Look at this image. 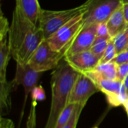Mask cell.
<instances>
[{"mask_svg": "<svg viewBox=\"0 0 128 128\" xmlns=\"http://www.w3.org/2000/svg\"><path fill=\"white\" fill-rule=\"evenodd\" d=\"M85 10V4L79 7L63 10H48L41 9L38 26L43 32L44 40L50 38L70 20L83 14Z\"/></svg>", "mask_w": 128, "mask_h": 128, "instance_id": "3", "label": "cell"}, {"mask_svg": "<svg viewBox=\"0 0 128 128\" xmlns=\"http://www.w3.org/2000/svg\"><path fill=\"white\" fill-rule=\"evenodd\" d=\"M112 62H115L117 65L128 63V49L118 53Z\"/></svg>", "mask_w": 128, "mask_h": 128, "instance_id": "24", "label": "cell"}, {"mask_svg": "<svg viewBox=\"0 0 128 128\" xmlns=\"http://www.w3.org/2000/svg\"><path fill=\"white\" fill-rule=\"evenodd\" d=\"M98 25L92 24L83 26L82 28L65 50L64 57L90 50L97 37Z\"/></svg>", "mask_w": 128, "mask_h": 128, "instance_id": "9", "label": "cell"}, {"mask_svg": "<svg viewBox=\"0 0 128 128\" xmlns=\"http://www.w3.org/2000/svg\"><path fill=\"white\" fill-rule=\"evenodd\" d=\"M117 53H119L125 50L128 46V25L127 27L119 32L112 38Z\"/></svg>", "mask_w": 128, "mask_h": 128, "instance_id": "16", "label": "cell"}, {"mask_svg": "<svg viewBox=\"0 0 128 128\" xmlns=\"http://www.w3.org/2000/svg\"><path fill=\"white\" fill-rule=\"evenodd\" d=\"M43 73L38 72L34 70L33 68H32L28 64H21L16 63V74L14 80L10 82V85L12 86L13 90L15 89L18 86L22 85L24 88V101H23V106L22 108V112L20 115V120L21 122L23 112L25 110V106L26 104V101L28 99V96L30 92H32V89L37 86V83L38 80H40L41 75Z\"/></svg>", "mask_w": 128, "mask_h": 128, "instance_id": "8", "label": "cell"}, {"mask_svg": "<svg viewBox=\"0 0 128 128\" xmlns=\"http://www.w3.org/2000/svg\"><path fill=\"white\" fill-rule=\"evenodd\" d=\"M127 49H128V48H127Z\"/></svg>", "mask_w": 128, "mask_h": 128, "instance_id": "32", "label": "cell"}, {"mask_svg": "<svg viewBox=\"0 0 128 128\" xmlns=\"http://www.w3.org/2000/svg\"><path fill=\"white\" fill-rule=\"evenodd\" d=\"M11 56L8 41L4 39L0 41V109L2 113L9 112L11 106L10 92L13 91L10 82L6 80V70Z\"/></svg>", "mask_w": 128, "mask_h": 128, "instance_id": "7", "label": "cell"}, {"mask_svg": "<svg viewBox=\"0 0 128 128\" xmlns=\"http://www.w3.org/2000/svg\"><path fill=\"white\" fill-rule=\"evenodd\" d=\"M85 106L86 105H84V104H78L76 106V108L75 109V110H74L72 116L70 117V120L68 121L67 124L63 128H76V124L78 123L79 118H80V114L82 112V110H83Z\"/></svg>", "mask_w": 128, "mask_h": 128, "instance_id": "19", "label": "cell"}, {"mask_svg": "<svg viewBox=\"0 0 128 128\" xmlns=\"http://www.w3.org/2000/svg\"><path fill=\"white\" fill-rule=\"evenodd\" d=\"M117 64L113 62H108L105 64H99L92 70L84 73L93 82L104 79V80H118L117 75Z\"/></svg>", "mask_w": 128, "mask_h": 128, "instance_id": "12", "label": "cell"}, {"mask_svg": "<svg viewBox=\"0 0 128 128\" xmlns=\"http://www.w3.org/2000/svg\"><path fill=\"white\" fill-rule=\"evenodd\" d=\"M10 27L8 26V20L4 16L2 10H0V41L6 39L8 32H9Z\"/></svg>", "mask_w": 128, "mask_h": 128, "instance_id": "20", "label": "cell"}, {"mask_svg": "<svg viewBox=\"0 0 128 128\" xmlns=\"http://www.w3.org/2000/svg\"><path fill=\"white\" fill-rule=\"evenodd\" d=\"M16 6L20 9L29 21L38 26L40 14L42 9L40 7L38 0H16Z\"/></svg>", "mask_w": 128, "mask_h": 128, "instance_id": "13", "label": "cell"}, {"mask_svg": "<svg viewBox=\"0 0 128 128\" xmlns=\"http://www.w3.org/2000/svg\"><path fill=\"white\" fill-rule=\"evenodd\" d=\"M98 92L100 91L94 82L85 74H80L73 86L68 104L86 105L90 97Z\"/></svg>", "mask_w": 128, "mask_h": 128, "instance_id": "10", "label": "cell"}, {"mask_svg": "<svg viewBox=\"0 0 128 128\" xmlns=\"http://www.w3.org/2000/svg\"><path fill=\"white\" fill-rule=\"evenodd\" d=\"M78 104H69L68 106L65 107V109L62 111L61 115L57 119L56 126L54 128H63L68 122L70 120V117L72 116L75 109L76 108V106Z\"/></svg>", "mask_w": 128, "mask_h": 128, "instance_id": "17", "label": "cell"}, {"mask_svg": "<svg viewBox=\"0 0 128 128\" xmlns=\"http://www.w3.org/2000/svg\"><path fill=\"white\" fill-rule=\"evenodd\" d=\"M1 128H14L13 127V123L10 120L4 118H1Z\"/></svg>", "mask_w": 128, "mask_h": 128, "instance_id": "26", "label": "cell"}, {"mask_svg": "<svg viewBox=\"0 0 128 128\" xmlns=\"http://www.w3.org/2000/svg\"><path fill=\"white\" fill-rule=\"evenodd\" d=\"M32 101L40 102L43 101L46 99V94L44 88L41 86H35L32 91Z\"/></svg>", "mask_w": 128, "mask_h": 128, "instance_id": "22", "label": "cell"}, {"mask_svg": "<svg viewBox=\"0 0 128 128\" xmlns=\"http://www.w3.org/2000/svg\"><path fill=\"white\" fill-rule=\"evenodd\" d=\"M109 33L112 38L116 36L119 32L127 27V24L124 20L123 3L112 13L109 20L106 22Z\"/></svg>", "mask_w": 128, "mask_h": 128, "instance_id": "14", "label": "cell"}, {"mask_svg": "<svg viewBox=\"0 0 128 128\" xmlns=\"http://www.w3.org/2000/svg\"><path fill=\"white\" fill-rule=\"evenodd\" d=\"M83 26V14H81L67 22L46 40L53 50L62 52L64 56L65 50Z\"/></svg>", "mask_w": 128, "mask_h": 128, "instance_id": "5", "label": "cell"}, {"mask_svg": "<svg viewBox=\"0 0 128 128\" xmlns=\"http://www.w3.org/2000/svg\"><path fill=\"white\" fill-rule=\"evenodd\" d=\"M83 12L84 26L107 22L112 13L122 4V0H87Z\"/></svg>", "mask_w": 128, "mask_h": 128, "instance_id": "4", "label": "cell"}, {"mask_svg": "<svg viewBox=\"0 0 128 128\" xmlns=\"http://www.w3.org/2000/svg\"><path fill=\"white\" fill-rule=\"evenodd\" d=\"M97 37H111L109 33L106 22H103L98 25Z\"/></svg>", "mask_w": 128, "mask_h": 128, "instance_id": "25", "label": "cell"}, {"mask_svg": "<svg viewBox=\"0 0 128 128\" xmlns=\"http://www.w3.org/2000/svg\"><path fill=\"white\" fill-rule=\"evenodd\" d=\"M123 84H124V87L126 88V89H127V91H128V76L126 77V79L124 80Z\"/></svg>", "mask_w": 128, "mask_h": 128, "instance_id": "28", "label": "cell"}, {"mask_svg": "<svg viewBox=\"0 0 128 128\" xmlns=\"http://www.w3.org/2000/svg\"><path fill=\"white\" fill-rule=\"evenodd\" d=\"M117 54L118 53H117L115 44H114L112 38V40L110 41V43L106 49V51H105L104 56L100 58L99 64H105V63L112 62L114 60V58H116V56H117Z\"/></svg>", "mask_w": 128, "mask_h": 128, "instance_id": "18", "label": "cell"}, {"mask_svg": "<svg viewBox=\"0 0 128 128\" xmlns=\"http://www.w3.org/2000/svg\"><path fill=\"white\" fill-rule=\"evenodd\" d=\"M64 59L74 69L81 74L92 70L100 63V58L90 50L65 56Z\"/></svg>", "mask_w": 128, "mask_h": 128, "instance_id": "11", "label": "cell"}, {"mask_svg": "<svg viewBox=\"0 0 128 128\" xmlns=\"http://www.w3.org/2000/svg\"><path fill=\"white\" fill-rule=\"evenodd\" d=\"M80 74L64 59L52 71L50 82L52 101L49 117L44 128H55L58 118L68 104L73 86Z\"/></svg>", "mask_w": 128, "mask_h": 128, "instance_id": "2", "label": "cell"}, {"mask_svg": "<svg viewBox=\"0 0 128 128\" xmlns=\"http://www.w3.org/2000/svg\"><path fill=\"white\" fill-rule=\"evenodd\" d=\"M123 11H124V16L126 24L128 25V3L123 4Z\"/></svg>", "mask_w": 128, "mask_h": 128, "instance_id": "27", "label": "cell"}, {"mask_svg": "<svg viewBox=\"0 0 128 128\" xmlns=\"http://www.w3.org/2000/svg\"><path fill=\"white\" fill-rule=\"evenodd\" d=\"M117 75L118 80L123 82L128 76V63L119 64L117 66Z\"/></svg>", "mask_w": 128, "mask_h": 128, "instance_id": "23", "label": "cell"}, {"mask_svg": "<svg viewBox=\"0 0 128 128\" xmlns=\"http://www.w3.org/2000/svg\"><path fill=\"white\" fill-rule=\"evenodd\" d=\"M98 128V127H94V128Z\"/></svg>", "mask_w": 128, "mask_h": 128, "instance_id": "31", "label": "cell"}, {"mask_svg": "<svg viewBox=\"0 0 128 128\" xmlns=\"http://www.w3.org/2000/svg\"><path fill=\"white\" fill-rule=\"evenodd\" d=\"M111 40V37H96L90 51L100 60Z\"/></svg>", "mask_w": 128, "mask_h": 128, "instance_id": "15", "label": "cell"}, {"mask_svg": "<svg viewBox=\"0 0 128 128\" xmlns=\"http://www.w3.org/2000/svg\"><path fill=\"white\" fill-rule=\"evenodd\" d=\"M8 44L11 56L18 64H27L44 40L42 30L29 21L16 6L10 26Z\"/></svg>", "mask_w": 128, "mask_h": 128, "instance_id": "1", "label": "cell"}, {"mask_svg": "<svg viewBox=\"0 0 128 128\" xmlns=\"http://www.w3.org/2000/svg\"><path fill=\"white\" fill-rule=\"evenodd\" d=\"M36 106L37 102L32 101L26 128H36Z\"/></svg>", "mask_w": 128, "mask_h": 128, "instance_id": "21", "label": "cell"}, {"mask_svg": "<svg viewBox=\"0 0 128 128\" xmlns=\"http://www.w3.org/2000/svg\"><path fill=\"white\" fill-rule=\"evenodd\" d=\"M122 3L123 4H125V3H128V0H122Z\"/></svg>", "mask_w": 128, "mask_h": 128, "instance_id": "30", "label": "cell"}, {"mask_svg": "<svg viewBox=\"0 0 128 128\" xmlns=\"http://www.w3.org/2000/svg\"><path fill=\"white\" fill-rule=\"evenodd\" d=\"M64 56L62 52L53 50L46 40H44L34 52L28 64L40 73L56 69Z\"/></svg>", "mask_w": 128, "mask_h": 128, "instance_id": "6", "label": "cell"}, {"mask_svg": "<svg viewBox=\"0 0 128 128\" xmlns=\"http://www.w3.org/2000/svg\"><path fill=\"white\" fill-rule=\"evenodd\" d=\"M124 109H125V110H126V112H127V114H128V100L124 104Z\"/></svg>", "mask_w": 128, "mask_h": 128, "instance_id": "29", "label": "cell"}]
</instances>
